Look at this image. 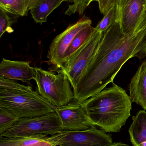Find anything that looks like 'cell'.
<instances>
[{
    "mask_svg": "<svg viewBox=\"0 0 146 146\" xmlns=\"http://www.w3.org/2000/svg\"><path fill=\"white\" fill-rule=\"evenodd\" d=\"M35 80L39 94L55 107L71 103L74 99L73 91L67 75L62 71L58 74L34 67Z\"/></svg>",
    "mask_w": 146,
    "mask_h": 146,
    "instance_id": "obj_4",
    "label": "cell"
},
{
    "mask_svg": "<svg viewBox=\"0 0 146 146\" xmlns=\"http://www.w3.org/2000/svg\"><path fill=\"white\" fill-rule=\"evenodd\" d=\"M118 19L117 3L114 4L104 15L103 18L94 28L99 31L104 32Z\"/></svg>",
    "mask_w": 146,
    "mask_h": 146,
    "instance_id": "obj_18",
    "label": "cell"
},
{
    "mask_svg": "<svg viewBox=\"0 0 146 146\" xmlns=\"http://www.w3.org/2000/svg\"><path fill=\"white\" fill-rule=\"evenodd\" d=\"M59 146H109L113 143L110 135L95 126L84 131H64L54 135Z\"/></svg>",
    "mask_w": 146,
    "mask_h": 146,
    "instance_id": "obj_7",
    "label": "cell"
},
{
    "mask_svg": "<svg viewBox=\"0 0 146 146\" xmlns=\"http://www.w3.org/2000/svg\"><path fill=\"white\" fill-rule=\"evenodd\" d=\"M91 19L84 16L73 25H71L52 41L49 48L48 63L52 65L55 70L61 69V61L66 50L76 35L82 30L91 25Z\"/></svg>",
    "mask_w": 146,
    "mask_h": 146,
    "instance_id": "obj_8",
    "label": "cell"
},
{
    "mask_svg": "<svg viewBox=\"0 0 146 146\" xmlns=\"http://www.w3.org/2000/svg\"><path fill=\"white\" fill-rule=\"evenodd\" d=\"M109 146H129L127 144L125 143H122V142H115L112 143L111 145Z\"/></svg>",
    "mask_w": 146,
    "mask_h": 146,
    "instance_id": "obj_24",
    "label": "cell"
},
{
    "mask_svg": "<svg viewBox=\"0 0 146 146\" xmlns=\"http://www.w3.org/2000/svg\"><path fill=\"white\" fill-rule=\"evenodd\" d=\"M0 77L21 81L31 86L30 80L35 79V68L31 67L27 62L13 61L3 58L0 64Z\"/></svg>",
    "mask_w": 146,
    "mask_h": 146,
    "instance_id": "obj_11",
    "label": "cell"
},
{
    "mask_svg": "<svg viewBox=\"0 0 146 146\" xmlns=\"http://www.w3.org/2000/svg\"><path fill=\"white\" fill-rule=\"evenodd\" d=\"M64 1L68 2V0H40L30 13L35 22L42 25L47 21V17L52 11Z\"/></svg>",
    "mask_w": 146,
    "mask_h": 146,
    "instance_id": "obj_15",
    "label": "cell"
},
{
    "mask_svg": "<svg viewBox=\"0 0 146 146\" xmlns=\"http://www.w3.org/2000/svg\"><path fill=\"white\" fill-rule=\"evenodd\" d=\"M55 111L64 131H84L94 126L81 104L71 102L66 105L56 107Z\"/></svg>",
    "mask_w": 146,
    "mask_h": 146,
    "instance_id": "obj_10",
    "label": "cell"
},
{
    "mask_svg": "<svg viewBox=\"0 0 146 146\" xmlns=\"http://www.w3.org/2000/svg\"><path fill=\"white\" fill-rule=\"evenodd\" d=\"M57 143L55 140L54 135H51L46 140L35 143L28 146H57Z\"/></svg>",
    "mask_w": 146,
    "mask_h": 146,
    "instance_id": "obj_23",
    "label": "cell"
},
{
    "mask_svg": "<svg viewBox=\"0 0 146 146\" xmlns=\"http://www.w3.org/2000/svg\"><path fill=\"white\" fill-rule=\"evenodd\" d=\"M104 32L93 28L88 40L76 51L60 71L65 73L73 89L81 74L95 56L103 36Z\"/></svg>",
    "mask_w": 146,
    "mask_h": 146,
    "instance_id": "obj_6",
    "label": "cell"
},
{
    "mask_svg": "<svg viewBox=\"0 0 146 146\" xmlns=\"http://www.w3.org/2000/svg\"><path fill=\"white\" fill-rule=\"evenodd\" d=\"M63 131L55 111L44 115L20 118L1 137H31L40 135H53Z\"/></svg>",
    "mask_w": 146,
    "mask_h": 146,
    "instance_id": "obj_5",
    "label": "cell"
},
{
    "mask_svg": "<svg viewBox=\"0 0 146 146\" xmlns=\"http://www.w3.org/2000/svg\"><path fill=\"white\" fill-rule=\"evenodd\" d=\"M93 28L91 25L89 26L76 35L64 54L62 60L61 69L63 65L70 60L76 51L88 40L92 33Z\"/></svg>",
    "mask_w": 146,
    "mask_h": 146,
    "instance_id": "obj_16",
    "label": "cell"
},
{
    "mask_svg": "<svg viewBox=\"0 0 146 146\" xmlns=\"http://www.w3.org/2000/svg\"><path fill=\"white\" fill-rule=\"evenodd\" d=\"M13 23V21L10 19L7 12L0 9V38L6 32L9 33L13 32L11 27Z\"/></svg>",
    "mask_w": 146,
    "mask_h": 146,
    "instance_id": "obj_21",
    "label": "cell"
},
{
    "mask_svg": "<svg viewBox=\"0 0 146 146\" xmlns=\"http://www.w3.org/2000/svg\"><path fill=\"white\" fill-rule=\"evenodd\" d=\"M0 107L10 111L19 118L44 115L56 107L31 86L0 77Z\"/></svg>",
    "mask_w": 146,
    "mask_h": 146,
    "instance_id": "obj_3",
    "label": "cell"
},
{
    "mask_svg": "<svg viewBox=\"0 0 146 146\" xmlns=\"http://www.w3.org/2000/svg\"><path fill=\"white\" fill-rule=\"evenodd\" d=\"M117 3L122 33L134 32L146 16V0H118Z\"/></svg>",
    "mask_w": 146,
    "mask_h": 146,
    "instance_id": "obj_9",
    "label": "cell"
},
{
    "mask_svg": "<svg viewBox=\"0 0 146 146\" xmlns=\"http://www.w3.org/2000/svg\"><path fill=\"white\" fill-rule=\"evenodd\" d=\"M132 103L125 90L112 82V86L104 88L81 105L94 126L106 133H117L131 115Z\"/></svg>",
    "mask_w": 146,
    "mask_h": 146,
    "instance_id": "obj_2",
    "label": "cell"
},
{
    "mask_svg": "<svg viewBox=\"0 0 146 146\" xmlns=\"http://www.w3.org/2000/svg\"><path fill=\"white\" fill-rule=\"evenodd\" d=\"M98 2L100 13L104 15L107 11L114 5L118 0H96Z\"/></svg>",
    "mask_w": 146,
    "mask_h": 146,
    "instance_id": "obj_22",
    "label": "cell"
},
{
    "mask_svg": "<svg viewBox=\"0 0 146 146\" xmlns=\"http://www.w3.org/2000/svg\"><path fill=\"white\" fill-rule=\"evenodd\" d=\"M40 0H0V9L20 16L27 15Z\"/></svg>",
    "mask_w": 146,
    "mask_h": 146,
    "instance_id": "obj_14",
    "label": "cell"
},
{
    "mask_svg": "<svg viewBox=\"0 0 146 146\" xmlns=\"http://www.w3.org/2000/svg\"><path fill=\"white\" fill-rule=\"evenodd\" d=\"M146 56V16L134 32L124 35L103 58L93 57L73 89L75 103L81 104L113 82L129 59L137 57L141 60Z\"/></svg>",
    "mask_w": 146,
    "mask_h": 146,
    "instance_id": "obj_1",
    "label": "cell"
},
{
    "mask_svg": "<svg viewBox=\"0 0 146 146\" xmlns=\"http://www.w3.org/2000/svg\"><path fill=\"white\" fill-rule=\"evenodd\" d=\"M93 0H68L72 4L69 6L68 8L65 12L66 15L71 16L76 13L82 15L85 10Z\"/></svg>",
    "mask_w": 146,
    "mask_h": 146,
    "instance_id": "obj_20",
    "label": "cell"
},
{
    "mask_svg": "<svg viewBox=\"0 0 146 146\" xmlns=\"http://www.w3.org/2000/svg\"><path fill=\"white\" fill-rule=\"evenodd\" d=\"M129 129L130 141L134 146H146V111L140 110L133 117Z\"/></svg>",
    "mask_w": 146,
    "mask_h": 146,
    "instance_id": "obj_13",
    "label": "cell"
},
{
    "mask_svg": "<svg viewBox=\"0 0 146 146\" xmlns=\"http://www.w3.org/2000/svg\"><path fill=\"white\" fill-rule=\"evenodd\" d=\"M47 135H40L31 137H0V146H28L46 140Z\"/></svg>",
    "mask_w": 146,
    "mask_h": 146,
    "instance_id": "obj_17",
    "label": "cell"
},
{
    "mask_svg": "<svg viewBox=\"0 0 146 146\" xmlns=\"http://www.w3.org/2000/svg\"><path fill=\"white\" fill-rule=\"evenodd\" d=\"M19 119L10 111L0 107V136L11 128Z\"/></svg>",
    "mask_w": 146,
    "mask_h": 146,
    "instance_id": "obj_19",
    "label": "cell"
},
{
    "mask_svg": "<svg viewBox=\"0 0 146 146\" xmlns=\"http://www.w3.org/2000/svg\"><path fill=\"white\" fill-rule=\"evenodd\" d=\"M129 90L132 102L146 110V59L132 78Z\"/></svg>",
    "mask_w": 146,
    "mask_h": 146,
    "instance_id": "obj_12",
    "label": "cell"
}]
</instances>
